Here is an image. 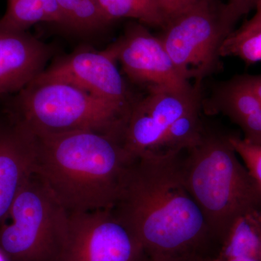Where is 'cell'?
I'll return each mask as SVG.
<instances>
[{"label": "cell", "instance_id": "5", "mask_svg": "<svg viewBox=\"0 0 261 261\" xmlns=\"http://www.w3.org/2000/svg\"><path fill=\"white\" fill-rule=\"evenodd\" d=\"M68 213L34 173L0 224V250L8 261H55Z\"/></svg>", "mask_w": 261, "mask_h": 261}, {"label": "cell", "instance_id": "10", "mask_svg": "<svg viewBox=\"0 0 261 261\" xmlns=\"http://www.w3.org/2000/svg\"><path fill=\"white\" fill-rule=\"evenodd\" d=\"M144 99L134 103L127 118L123 145L135 159L155 154L163 136L182 115L201 105V84L187 93L148 91Z\"/></svg>", "mask_w": 261, "mask_h": 261}, {"label": "cell", "instance_id": "20", "mask_svg": "<svg viewBox=\"0 0 261 261\" xmlns=\"http://www.w3.org/2000/svg\"><path fill=\"white\" fill-rule=\"evenodd\" d=\"M244 134L243 140L261 146V111L247 117L239 123Z\"/></svg>", "mask_w": 261, "mask_h": 261}, {"label": "cell", "instance_id": "14", "mask_svg": "<svg viewBox=\"0 0 261 261\" xmlns=\"http://www.w3.org/2000/svg\"><path fill=\"white\" fill-rule=\"evenodd\" d=\"M50 23L65 29V21L57 0H8L0 25L15 31H27L34 24Z\"/></svg>", "mask_w": 261, "mask_h": 261}, {"label": "cell", "instance_id": "18", "mask_svg": "<svg viewBox=\"0 0 261 261\" xmlns=\"http://www.w3.org/2000/svg\"><path fill=\"white\" fill-rule=\"evenodd\" d=\"M111 23L120 19L130 18L147 27L162 29L165 25L157 0H97Z\"/></svg>", "mask_w": 261, "mask_h": 261}, {"label": "cell", "instance_id": "2", "mask_svg": "<svg viewBox=\"0 0 261 261\" xmlns=\"http://www.w3.org/2000/svg\"><path fill=\"white\" fill-rule=\"evenodd\" d=\"M36 136V173L67 212L114 207L135 159L121 138L91 130Z\"/></svg>", "mask_w": 261, "mask_h": 261}, {"label": "cell", "instance_id": "8", "mask_svg": "<svg viewBox=\"0 0 261 261\" xmlns=\"http://www.w3.org/2000/svg\"><path fill=\"white\" fill-rule=\"evenodd\" d=\"M117 63L111 44L102 51L80 49L53 62L34 80L71 84L113 105L128 117L135 102Z\"/></svg>", "mask_w": 261, "mask_h": 261}, {"label": "cell", "instance_id": "24", "mask_svg": "<svg viewBox=\"0 0 261 261\" xmlns=\"http://www.w3.org/2000/svg\"><path fill=\"white\" fill-rule=\"evenodd\" d=\"M158 4L159 5L160 9L165 19V23H166V19H167L171 8H172L173 2L174 0H157Z\"/></svg>", "mask_w": 261, "mask_h": 261}, {"label": "cell", "instance_id": "9", "mask_svg": "<svg viewBox=\"0 0 261 261\" xmlns=\"http://www.w3.org/2000/svg\"><path fill=\"white\" fill-rule=\"evenodd\" d=\"M139 22L126 25L124 33L111 44L123 73L132 82L176 93L195 87L178 71L159 36Z\"/></svg>", "mask_w": 261, "mask_h": 261}, {"label": "cell", "instance_id": "15", "mask_svg": "<svg viewBox=\"0 0 261 261\" xmlns=\"http://www.w3.org/2000/svg\"><path fill=\"white\" fill-rule=\"evenodd\" d=\"M255 14L225 39L221 49V58L235 57L247 65L261 61V0L255 8Z\"/></svg>", "mask_w": 261, "mask_h": 261}, {"label": "cell", "instance_id": "11", "mask_svg": "<svg viewBox=\"0 0 261 261\" xmlns=\"http://www.w3.org/2000/svg\"><path fill=\"white\" fill-rule=\"evenodd\" d=\"M53 53L27 31L0 25V95L27 87L47 68Z\"/></svg>", "mask_w": 261, "mask_h": 261}, {"label": "cell", "instance_id": "17", "mask_svg": "<svg viewBox=\"0 0 261 261\" xmlns=\"http://www.w3.org/2000/svg\"><path fill=\"white\" fill-rule=\"evenodd\" d=\"M65 21V30L81 34H93L111 23L97 0H57Z\"/></svg>", "mask_w": 261, "mask_h": 261}, {"label": "cell", "instance_id": "6", "mask_svg": "<svg viewBox=\"0 0 261 261\" xmlns=\"http://www.w3.org/2000/svg\"><path fill=\"white\" fill-rule=\"evenodd\" d=\"M235 25L226 3L197 0L168 19L159 37L178 71L201 84L218 69L220 49Z\"/></svg>", "mask_w": 261, "mask_h": 261}, {"label": "cell", "instance_id": "1", "mask_svg": "<svg viewBox=\"0 0 261 261\" xmlns=\"http://www.w3.org/2000/svg\"><path fill=\"white\" fill-rule=\"evenodd\" d=\"M182 152L134 160L112 209L153 261L210 260L221 246L187 189Z\"/></svg>", "mask_w": 261, "mask_h": 261}, {"label": "cell", "instance_id": "13", "mask_svg": "<svg viewBox=\"0 0 261 261\" xmlns=\"http://www.w3.org/2000/svg\"><path fill=\"white\" fill-rule=\"evenodd\" d=\"M208 261H261V210L240 216Z\"/></svg>", "mask_w": 261, "mask_h": 261}, {"label": "cell", "instance_id": "4", "mask_svg": "<svg viewBox=\"0 0 261 261\" xmlns=\"http://www.w3.org/2000/svg\"><path fill=\"white\" fill-rule=\"evenodd\" d=\"M16 98L18 121L34 135L91 130L123 140L126 113L71 84L33 80Z\"/></svg>", "mask_w": 261, "mask_h": 261}, {"label": "cell", "instance_id": "3", "mask_svg": "<svg viewBox=\"0 0 261 261\" xmlns=\"http://www.w3.org/2000/svg\"><path fill=\"white\" fill-rule=\"evenodd\" d=\"M182 168L187 189L220 245L240 216L261 210V192L230 135L205 128L200 141L182 152Z\"/></svg>", "mask_w": 261, "mask_h": 261}, {"label": "cell", "instance_id": "7", "mask_svg": "<svg viewBox=\"0 0 261 261\" xmlns=\"http://www.w3.org/2000/svg\"><path fill=\"white\" fill-rule=\"evenodd\" d=\"M140 240L112 209L68 213L55 261H144Z\"/></svg>", "mask_w": 261, "mask_h": 261}, {"label": "cell", "instance_id": "19", "mask_svg": "<svg viewBox=\"0 0 261 261\" xmlns=\"http://www.w3.org/2000/svg\"><path fill=\"white\" fill-rule=\"evenodd\" d=\"M230 141L261 192V146L250 143L238 136L230 135Z\"/></svg>", "mask_w": 261, "mask_h": 261}, {"label": "cell", "instance_id": "23", "mask_svg": "<svg viewBox=\"0 0 261 261\" xmlns=\"http://www.w3.org/2000/svg\"><path fill=\"white\" fill-rule=\"evenodd\" d=\"M196 1H197V0H174L172 8H171V12H170L166 22L167 21L168 19L173 16V15H176V13H179L182 10L185 9V8H186L189 5H192V3H195Z\"/></svg>", "mask_w": 261, "mask_h": 261}, {"label": "cell", "instance_id": "26", "mask_svg": "<svg viewBox=\"0 0 261 261\" xmlns=\"http://www.w3.org/2000/svg\"><path fill=\"white\" fill-rule=\"evenodd\" d=\"M144 261H153V260H150V259H149L148 257H147V258H146L145 260Z\"/></svg>", "mask_w": 261, "mask_h": 261}, {"label": "cell", "instance_id": "16", "mask_svg": "<svg viewBox=\"0 0 261 261\" xmlns=\"http://www.w3.org/2000/svg\"><path fill=\"white\" fill-rule=\"evenodd\" d=\"M201 106L192 108L173 122L163 136L157 153L151 155L180 153L195 146L205 130L201 118Z\"/></svg>", "mask_w": 261, "mask_h": 261}, {"label": "cell", "instance_id": "12", "mask_svg": "<svg viewBox=\"0 0 261 261\" xmlns=\"http://www.w3.org/2000/svg\"><path fill=\"white\" fill-rule=\"evenodd\" d=\"M37 137L21 121L0 130V224L20 188L36 172Z\"/></svg>", "mask_w": 261, "mask_h": 261}, {"label": "cell", "instance_id": "21", "mask_svg": "<svg viewBox=\"0 0 261 261\" xmlns=\"http://www.w3.org/2000/svg\"><path fill=\"white\" fill-rule=\"evenodd\" d=\"M259 0H228L226 3L228 15L237 23L243 15L255 9Z\"/></svg>", "mask_w": 261, "mask_h": 261}, {"label": "cell", "instance_id": "25", "mask_svg": "<svg viewBox=\"0 0 261 261\" xmlns=\"http://www.w3.org/2000/svg\"><path fill=\"white\" fill-rule=\"evenodd\" d=\"M0 261H8L7 257L5 256L4 254L0 250Z\"/></svg>", "mask_w": 261, "mask_h": 261}, {"label": "cell", "instance_id": "22", "mask_svg": "<svg viewBox=\"0 0 261 261\" xmlns=\"http://www.w3.org/2000/svg\"><path fill=\"white\" fill-rule=\"evenodd\" d=\"M238 77L261 100V75H243Z\"/></svg>", "mask_w": 261, "mask_h": 261}]
</instances>
